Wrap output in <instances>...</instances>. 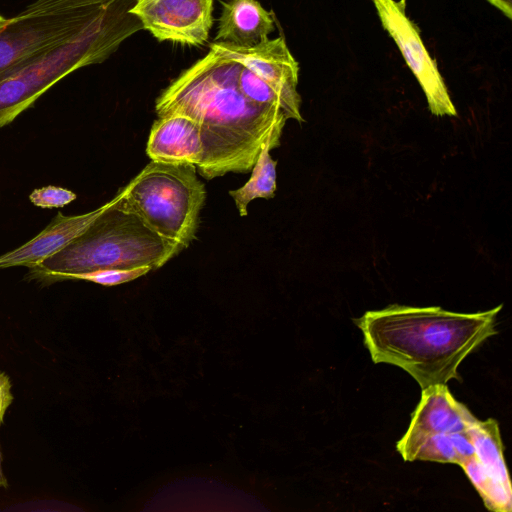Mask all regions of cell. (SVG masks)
<instances>
[{
    "label": "cell",
    "mask_w": 512,
    "mask_h": 512,
    "mask_svg": "<svg viewBox=\"0 0 512 512\" xmlns=\"http://www.w3.org/2000/svg\"><path fill=\"white\" fill-rule=\"evenodd\" d=\"M382 27L394 40L418 80L429 110L436 116H456L447 87L435 60L428 53L417 25L406 13L405 0H372Z\"/></svg>",
    "instance_id": "8"
},
{
    "label": "cell",
    "mask_w": 512,
    "mask_h": 512,
    "mask_svg": "<svg viewBox=\"0 0 512 512\" xmlns=\"http://www.w3.org/2000/svg\"><path fill=\"white\" fill-rule=\"evenodd\" d=\"M221 4L215 42L252 47L275 30L273 16L257 0H228Z\"/></svg>",
    "instance_id": "14"
},
{
    "label": "cell",
    "mask_w": 512,
    "mask_h": 512,
    "mask_svg": "<svg viewBox=\"0 0 512 512\" xmlns=\"http://www.w3.org/2000/svg\"><path fill=\"white\" fill-rule=\"evenodd\" d=\"M274 148L270 141L265 142L251 169L249 180L242 187L229 191V195L233 198L240 216L247 215V207L252 200L274 197L277 189V161L273 160L270 155V151Z\"/></svg>",
    "instance_id": "15"
},
{
    "label": "cell",
    "mask_w": 512,
    "mask_h": 512,
    "mask_svg": "<svg viewBox=\"0 0 512 512\" xmlns=\"http://www.w3.org/2000/svg\"><path fill=\"white\" fill-rule=\"evenodd\" d=\"M475 420L446 384L426 387L406 433L397 442V451L405 461L461 465L474 453L471 426Z\"/></svg>",
    "instance_id": "6"
},
{
    "label": "cell",
    "mask_w": 512,
    "mask_h": 512,
    "mask_svg": "<svg viewBox=\"0 0 512 512\" xmlns=\"http://www.w3.org/2000/svg\"><path fill=\"white\" fill-rule=\"evenodd\" d=\"M210 50L238 61L254 72L279 95L288 119L304 121L300 113L301 97L297 92L299 65L283 37L267 38L252 47L214 42L210 44Z\"/></svg>",
    "instance_id": "10"
},
{
    "label": "cell",
    "mask_w": 512,
    "mask_h": 512,
    "mask_svg": "<svg viewBox=\"0 0 512 512\" xmlns=\"http://www.w3.org/2000/svg\"><path fill=\"white\" fill-rule=\"evenodd\" d=\"M105 4L55 13L29 14L22 11L7 19L0 28V81L35 56L76 35L101 12Z\"/></svg>",
    "instance_id": "7"
},
{
    "label": "cell",
    "mask_w": 512,
    "mask_h": 512,
    "mask_svg": "<svg viewBox=\"0 0 512 512\" xmlns=\"http://www.w3.org/2000/svg\"><path fill=\"white\" fill-rule=\"evenodd\" d=\"M214 0H136L129 9L158 41L201 46L213 25Z\"/></svg>",
    "instance_id": "9"
},
{
    "label": "cell",
    "mask_w": 512,
    "mask_h": 512,
    "mask_svg": "<svg viewBox=\"0 0 512 512\" xmlns=\"http://www.w3.org/2000/svg\"><path fill=\"white\" fill-rule=\"evenodd\" d=\"M77 195L63 187L44 186L34 189L29 195L30 202L40 208H59L70 204Z\"/></svg>",
    "instance_id": "18"
},
{
    "label": "cell",
    "mask_w": 512,
    "mask_h": 512,
    "mask_svg": "<svg viewBox=\"0 0 512 512\" xmlns=\"http://www.w3.org/2000/svg\"><path fill=\"white\" fill-rule=\"evenodd\" d=\"M473 455L460 466L487 509L509 512L512 509L511 482L503 454L498 422L476 418L471 426Z\"/></svg>",
    "instance_id": "11"
},
{
    "label": "cell",
    "mask_w": 512,
    "mask_h": 512,
    "mask_svg": "<svg viewBox=\"0 0 512 512\" xmlns=\"http://www.w3.org/2000/svg\"><path fill=\"white\" fill-rule=\"evenodd\" d=\"M237 82L248 100L259 106L280 108L286 115L284 104L274 89L241 63L237 69Z\"/></svg>",
    "instance_id": "16"
},
{
    "label": "cell",
    "mask_w": 512,
    "mask_h": 512,
    "mask_svg": "<svg viewBox=\"0 0 512 512\" xmlns=\"http://www.w3.org/2000/svg\"><path fill=\"white\" fill-rule=\"evenodd\" d=\"M185 247L150 228L128 205L122 188L66 247L29 268L28 278L49 285L103 269L162 267Z\"/></svg>",
    "instance_id": "3"
},
{
    "label": "cell",
    "mask_w": 512,
    "mask_h": 512,
    "mask_svg": "<svg viewBox=\"0 0 512 512\" xmlns=\"http://www.w3.org/2000/svg\"><path fill=\"white\" fill-rule=\"evenodd\" d=\"M122 191L134 212L161 236L185 248L195 238L206 199L195 165L151 160Z\"/></svg>",
    "instance_id": "5"
},
{
    "label": "cell",
    "mask_w": 512,
    "mask_h": 512,
    "mask_svg": "<svg viewBox=\"0 0 512 512\" xmlns=\"http://www.w3.org/2000/svg\"><path fill=\"white\" fill-rule=\"evenodd\" d=\"M1 464H2V456H1V452H0V486L6 488L8 486V483L3 474Z\"/></svg>",
    "instance_id": "22"
},
{
    "label": "cell",
    "mask_w": 512,
    "mask_h": 512,
    "mask_svg": "<svg viewBox=\"0 0 512 512\" xmlns=\"http://www.w3.org/2000/svg\"><path fill=\"white\" fill-rule=\"evenodd\" d=\"M6 18H4L2 15H0V28L5 24Z\"/></svg>",
    "instance_id": "23"
},
{
    "label": "cell",
    "mask_w": 512,
    "mask_h": 512,
    "mask_svg": "<svg viewBox=\"0 0 512 512\" xmlns=\"http://www.w3.org/2000/svg\"><path fill=\"white\" fill-rule=\"evenodd\" d=\"M499 9L507 18L512 16V0H487Z\"/></svg>",
    "instance_id": "21"
},
{
    "label": "cell",
    "mask_w": 512,
    "mask_h": 512,
    "mask_svg": "<svg viewBox=\"0 0 512 512\" xmlns=\"http://www.w3.org/2000/svg\"><path fill=\"white\" fill-rule=\"evenodd\" d=\"M502 304L487 311L458 313L441 307L391 305L367 311L356 323L374 363L408 372L421 389L460 380L461 362L497 333Z\"/></svg>",
    "instance_id": "2"
},
{
    "label": "cell",
    "mask_w": 512,
    "mask_h": 512,
    "mask_svg": "<svg viewBox=\"0 0 512 512\" xmlns=\"http://www.w3.org/2000/svg\"><path fill=\"white\" fill-rule=\"evenodd\" d=\"M115 0H36L23 11L29 14L61 12L76 7L105 4Z\"/></svg>",
    "instance_id": "19"
},
{
    "label": "cell",
    "mask_w": 512,
    "mask_h": 512,
    "mask_svg": "<svg viewBox=\"0 0 512 512\" xmlns=\"http://www.w3.org/2000/svg\"><path fill=\"white\" fill-rule=\"evenodd\" d=\"M13 400L11 393V384L9 377L0 372V425L3 422V417L7 408L10 406Z\"/></svg>",
    "instance_id": "20"
},
{
    "label": "cell",
    "mask_w": 512,
    "mask_h": 512,
    "mask_svg": "<svg viewBox=\"0 0 512 512\" xmlns=\"http://www.w3.org/2000/svg\"><path fill=\"white\" fill-rule=\"evenodd\" d=\"M239 62L213 50L183 70L156 98L158 117L179 114L200 127L203 159L196 167L205 179L248 173L262 145L275 148L288 120L280 108L248 100L237 82Z\"/></svg>",
    "instance_id": "1"
},
{
    "label": "cell",
    "mask_w": 512,
    "mask_h": 512,
    "mask_svg": "<svg viewBox=\"0 0 512 512\" xmlns=\"http://www.w3.org/2000/svg\"><path fill=\"white\" fill-rule=\"evenodd\" d=\"M153 270L150 266L132 269H103L76 275L74 280H86L103 286H114L132 281Z\"/></svg>",
    "instance_id": "17"
},
{
    "label": "cell",
    "mask_w": 512,
    "mask_h": 512,
    "mask_svg": "<svg viewBox=\"0 0 512 512\" xmlns=\"http://www.w3.org/2000/svg\"><path fill=\"white\" fill-rule=\"evenodd\" d=\"M146 153L153 161L199 166L204 154L199 125L179 114L158 117L151 127Z\"/></svg>",
    "instance_id": "12"
},
{
    "label": "cell",
    "mask_w": 512,
    "mask_h": 512,
    "mask_svg": "<svg viewBox=\"0 0 512 512\" xmlns=\"http://www.w3.org/2000/svg\"><path fill=\"white\" fill-rule=\"evenodd\" d=\"M136 0H115L80 32L54 46L0 81V128L10 124L69 73L107 59L123 40L142 29L129 9Z\"/></svg>",
    "instance_id": "4"
},
{
    "label": "cell",
    "mask_w": 512,
    "mask_h": 512,
    "mask_svg": "<svg viewBox=\"0 0 512 512\" xmlns=\"http://www.w3.org/2000/svg\"><path fill=\"white\" fill-rule=\"evenodd\" d=\"M104 205L81 214L66 216L58 212L52 221L35 237L20 247L0 256V269L14 266L31 268L59 252L80 235L102 212Z\"/></svg>",
    "instance_id": "13"
}]
</instances>
